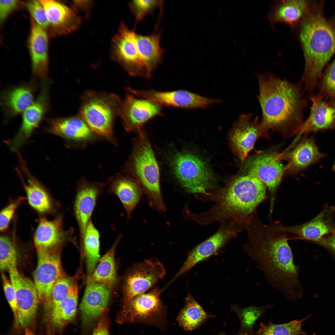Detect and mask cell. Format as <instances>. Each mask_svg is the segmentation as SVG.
<instances>
[{
  "mask_svg": "<svg viewBox=\"0 0 335 335\" xmlns=\"http://www.w3.org/2000/svg\"><path fill=\"white\" fill-rule=\"evenodd\" d=\"M250 233L244 250L267 282L288 300L295 301L300 299L302 288L299 277V266L294 262L287 233L256 220Z\"/></svg>",
  "mask_w": 335,
  "mask_h": 335,
  "instance_id": "cell-1",
  "label": "cell"
},
{
  "mask_svg": "<svg viewBox=\"0 0 335 335\" xmlns=\"http://www.w3.org/2000/svg\"><path fill=\"white\" fill-rule=\"evenodd\" d=\"M258 100L262 116L261 136L268 137L270 130L287 134H298L302 125L307 103L299 82L291 83L269 73L257 76Z\"/></svg>",
  "mask_w": 335,
  "mask_h": 335,
  "instance_id": "cell-2",
  "label": "cell"
},
{
  "mask_svg": "<svg viewBox=\"0 0 335 335\" xmlns=\"http://www.w3.org/2000/svg\"><path fill=\"white\" fill-rule=\"evenodd\" d=\"M300 38L303 49L304 71L300 83L303 91L317 87L326 64L335 52V24L320 10L308 13L302 25Z\"/></svg>",
  "mask_w": 335,
  "mask_h": 335,
  "instance_id": "cell-3",
  "label": "cell"
},
{
  "mask_svg": "<svg viewBox=\"0 0 335 335\" xmlns=\"http://www.w3.org/2000/svg\"><path fill=\"white\" fill-rule=\"evenodd\" d=\"M266 186L256 177L245 174L232 180L218 196L221 215H248L266 196Z\"/></svg>",
  "mask_w": 335,
  "mask_h": 335,
  "instance_id": "cell-4",
  "label": "cell"
},
{
  "mask_svg": "<svg viewBox=\"0 0 335 335\" xmlns=\"http://www.w3.org/2000/svg\"><path fill=\"white\" fill-rule=\"evenodd\" d=\"M128 163V170L145 193L151 206L159 212L166 207L161 193L159 169L150 144L142 131Z\"/></svg>",
  "mask_w": 335,
  "mask_h": 335,
  "instance_id": "cell-5",
  "label": "cell"
},
{
  "mask_svg": "<svg viewBox=\"0 0 335 335\" xmlns=\"http://www.w3.org/2000/svg\"><path fill=\"white\" fill-rule=\"evenodd\" d=\"M121 101L114 93L87 91L82 98L79 116L93 133L116 144L113 125Z\"/></svg>",
  "mask_w": 335,
  "mask_h": 335,
  "instance_id": "cell-6",
  "label": "cell"
},
{
  "mask_svg": "<svg viewBox=\"0 0 335 335\" xmlns=\"http://www.w3.org/2000/svg\"><path fill=\"white\" fill-rule=\"evenodd\" d=\"M173 171L181 186L190 193L207 194L212 175L205 163L190 153L177 154L172 161Z\"/></svg>",
  "mask_w": 335,
  "mask_h": 335,
  "instance_id": "cell-7",
  "label": "cell"
},
{
  "mask_svg": "<svg viewBox=\"0 0 335 335\" xmlns=\"http://www.w3.org/2000/svg\"><path fill=\"white\" fill-rule=\"evenodd\" d=\"M135 30L130 29L123 22L121 23L118 33L112 40V57L131 76L149 79L152 75L148 72L138 52Z\"/></svg>",
  "mask_w": 335,
  "mask_h": 335,
  "instance_id": "cell-8",
  "label": "cell"
},
{
  "mask_svg": "<svg viewBox=\"0 0 335 335\" xmlns=\"http://www.w3.org/2000/svg\"><path fill=\"white\" fill-rule=\"evenodd\" d=\"M37 264L33 274L40 301L47 311L51 308V293L56 281L63 276L60 258V249L36 248Z\"/></svg>",
  "mask_w": 335,
  "mask_h": 335,
  "instance_id": "cell-9",
  "label": "cell"
},
{
  "mask_svg": "<svg viewBox=\"0 0 335 335\" xmlns=\"http://www.w3.org/2000/svg\"><path fill=\"white\" fill-rule=\"evenodd\" d=\"M52 83L49 78L41 82L38 96L22 114L21 123L18 132L7 141L11 151L18 152L42 123L50 109V90Z\"/></svg>",
  "mask_w": 335,
  "mask_h": 335,
  "instance_id": "cell-10",
  "label": "cell"
},
{
  "mask_svg": "<svg viewBox=\"0 0 335 335\" xmlns=\"http://www.w3.org/2000/svg\"><path fill=\"white\" fill-rule=\"evenodd\" d=\"M18 306L19 327L25 329L34 324L40 300L34 282L19 271L17 266L9 271Z\"/></svg>",
  "mask_w": 335,
  "mask_h": 335,
  "instance_id": "cell-11",
  "label": "cell"
},
{
  "mask_svg": "<svg viewBox=\"0 0 335 335\" xmlns=\"http://www.w3.org/2000/svg\"><path fill=\"white\" fill-rule=\"evenodd\" d=\"M281 160L280 153L275 151L258 153L247 160L244 166L246 174L257 178L273 193L287 170Z\"/></svg>",
  "mask_w": 335,
  "mask_h": 335,
  "instance_id": "cell-12",
  "label": "cell"
},
{
  "mask_svg": "<svg viewBox=\"0 0 335 335\" xmlns=\"http://www.w3.org/2000/svg\"><path fill=\"white\" fill-rule=\"evenodd\" d=\"M166 274L163 265L156 259H146L135 265L126 277L123 286L124 303L145 293L163 278Z\"/></svg>",
  "mask_w": 335,
  "mask_h": 335,
  "instance_id": "cell-13",
  "label": "cell"
},
{
  "mask_svg": "<svg viewBox=\"0 0 335 335\" xmlns=\"http://www.w3.org/2000/svg\"><path fill=\"white\" fill-rule=\"evenodd\" d=\"M127 92L125 99L121 102L119 115L127 131H141L145 123L155 117L162 115L161 105Z\"/></svg>",
  "mask_w": 335,
  "mask_h": 335,
  "instance_id": "cell-14",
  "label": "cell"
},
{
  "mask_svg": "<svg viewBox=\"0 0 335 335\" xmlns=\"http://www.w3.org/2000/svg\"><path fill=\"white\" fill-rule=\"evenodd\" d=\"M105 184L90 182L84 177L77 181L73 205L74 217L78 225L80 241L95 209L99 197L103 193Z\"/></svg>",
  "mask_w": 335,
  "mask_h": 335,
  "instance_id": "cell-15",
  "label": "cell"
},
{
  "mask_svg": "<svg viewBox=\"0 0 335 335\" xmlns=\"http://www.w3.org/2000/svg\"><path fill=\"white\" fill-rule=\"evenodd\" d=\"M130 91L138 97L152 100L162 106L186 109L205 108L218 102L217 99L203 97L185 90L160 91L132 88Z\"/></svg>",
  "mask_w": 335,
  "mask_h": 335,
  "instance_id": "cell-16",
  "label": "cell"
},
{
  "mask_svg": "<svg viewBox=\"0 0 335 335\" xmlns=\"http://www.w3.org/2000/svg\"><path fill=\"white\" fill-rule=\"evenodd\" d=\"M161 293V290L156 288L134 297L124 303L117 315L116 321L119 324L132 323L159 314L163 308L160 298Z\"/></svg>",
  "mask_w": 335,
  "mask_h": 335,
  "instance_id": "cell-17",
  "label": "cell"
},
{
  "mask_svg": "<svg viewBox=\"0 0 335 335\" xmlns=\"http://www.w3.org/2000/svg\"><path fill=\"white\" fill-rule=\"evenodd\" d=\"M44 7L48 23V36L55 37L66 35L79 27L81 18L74 10L60 2L40 0Z\"/></svg>",
  "mask_w": 335,
  "mask_h": 335,
  "instance_id": "cell-18",
  "label": "cell"
},
{
  "mask_svg": "<svg viewBox=\"0 0 335 335\" xmlns=\"http://www.w3.org/2000/svg\"><path fill=\"white\" fill-rule=\"evenodd\" d=\"M35 77L28 82L4 90L0 97V105L6 122L23 113L34 102L38 88Z\"/></svg>",
  "mask_w": 335,
  "mask_h": 335,
  "instance_id": "cell-19",
  "label": "cell"
},
{
  "mask_svg": "<svg viewBox=\"0 0 335 335\" xmlns=\"http://www.w3.org/2000/svg\"><path fill=\"white\" fill-rule=\"evenodd\" d=\"M334 208L327 206L315 218L297 226H274L277 230L296 235L300 239L318 243L325 236L335 232L333 221Z\"/></svg>",
  "mask_w": 335,
  "mask_h": 335,
  "instance_id": "cell-20",
  "label": "cell"
},
{
  "mask_svg": "<svg viewBox=\"0 0 335 335\" xmlns=\"http://www.w3.org/2000/svg\"><path fill=\"white\" fill-rule=\"evenodd\" d=\"M259 117L251 113L240 115L230 135L232 147L242 162L261 136Z\"/></svg>",
  "mask_w": 335,
  "mask_h": 335,
  "instance_id": "cell-21",
  "label": "cell"
},
{
  "mask_svg": "<svg viewBox=\"0 0 335 335\" xmlns=\"http://www.w3.org/2000/svg\"><path fill=\"white\" fill-rule=\"evenodd\" d=\"M43 130L69 143L86 142L93 137V132L79 116L47 118Z\"/></svg>",
  "mask_w": 335,
  "mask_h": 335,
  "instance_id": "cell-22",
  "label": "cell"
},
{
  "mask_svg": "<svg viewBox=\"0 0 335 335\" xmlns=\"http://www.w3.org/2000/svg\"><path fill=\"white\" fill-rule=\"evenodd\" d=\"M310 114L303 122L296 140L302 134L335 129V101L325 100L319 94L312 95Z\"/></svg>",
  "mask_w": 335,
  "mask_h": 335,
  "instance_id": "cell-23",
  "label": "cell"
},
{
  "mask_svg": "<svg viewBox=\"0 0 335 335\" xmlns=\"http://www.w3.org/2000/svg\"><path fill=\"white\" fill-rule=\"evenodd\" d=\"M48 36L47 31L31 18L28 47L33 77L41 82L48 78Z\"/></svg>",
  "mask_w": 335,
  "mask_h": 335,
  "instance_id": "cell-24",
  "label": "cell"
},
{
  "mask_svg": "<svg viewBox=\"0 0 335 335\" xmlns=\"http://www.w3.org/2000/svg\"><path fill=\"white\" fill-rule=\"evenodd\" d=\"M110 290L105 284L97 282L87 283L80 306L82 325L90 328L104 311L106 309Z\"/></svg>",
  "mask_w": 335,
  "mask_h": 335,
  "instance_id": "cell-25",
  "label": "cell"
},
{
  "mask_svg": "<svg viewBox=\"0 0 335 335\" xmlns=\"http://www.w3.org/2000/svg\"><path fill=\"white\" fill-rule=\"evenodd\" d=\"M73 230H65L62 216L50 220L42 218L39 221L34 239L35 248L47 249H60L67 241L73 239Z\"/></svg>",
  "mask_w": 335,
  "mask_h": 335,
  "instance_id": "cell-26",
  "label": "cell"
},
{
  "mask_svg": "<svg viewBox=\"0 0 335 335\" xmlns=\"http://www.w3.org/2000/svg\"><path fill=\"white\" fill-rule=\"evenodd\" d=\"M20 162L16 168L24 176L26 181L19 176L23 185L29 205L41 213L49 212L52 209L51 199L46 189L29 171L22 156L17 153Z\"/></svg>",
  "mask_w": 335,
  "mask_h": 335,
  "instance_id": "cell-27",
  "label": "cell"
},
{
  "mask_svg": "<svg viewBox=\"0 0 335 335\" xmlns=\"http://www.w3.org/2000/svg\"><path fill=\"white\" fill-rule=\"evenodd\" d=\"M324 156L312 138H304L293 150L280 153L282 159L288 162L286 171L292 173L317 163Z\"/></svg>",
  "mask_w": 335,
  "mask_h": 335,
  "instance_id": "cell-28",
  "label": "cell"
},
{
  "mask_svg": "<svg viewBox=\"0 0 335 335\" xmlns=\"http://www.w3.org/2000/svg\"><path fill=\"white\" fill-rule=\"evenodd\" d=\"M232 234L230 230L221 229L211 237L196 247L189 252L182 266L168 284L169 285L198 263L215 253L231 238Z\"/></svg>",
  "mask_w": 335,
  "mask_h": 335,
  "instance_id": "cell-29",
  "label": "cell"
},
{
  "mask_svg": "<svg viewBox=\"0 0 335 335\" xmlns=\"http://www.w3.org/2000/svg\"><path fill=\"white\" fill-rule=\"evenodd\" d=\"M105 186L109 193L118 198L125 210L127 218H129L141 196L142 189L139 184L129 177L116 174L109 178Z\"/></svg>",
  "mask_w": 335,
  "mask_h": 335,
  "instance_id": "cell-30",
  "label": "cell"
},
{
  "mask_svg": "<svg viewBox=\"0 0 335 335\" xmlns=\"http://www.w3.org/2000/svg\"><path fill=\"white\" fill-rule=\"evenodd\" d=\"M76 283L72 285L67 296L51 309L49 314L50 327L55 333H61L76 315L78 297Z\"/></svg>",
  "mask_w": 335,
  "mask_h": 335,
  "instance_id": "cell-31",
  "label": "cell"
},
{
  "mask_svg": "<svg viewBox=\"0 0 335 335\" xmlns=\"http://www.w3.org/2000/svg\"><path fill=\"white\" fill-rule=\"evenodd\" d=\"M160 32L149 35L136 34V39L141 58L149 73L152 75L154 70L161 64L164 50L160 44Z\"/></svg>",
  "mask_w": 335,
  "mask_h": 335,
  "instance_id": "cell-32",
  "label": "cell"
},
{
  "mask_svg": "<svg viewBox=\"0 0 335 335\" xmlns=\"http://www.w3.org/2000/svg\"><path fill=\"white\" fill-rule=\"evenodd\" d=\"M122 236L120 234L111 248L100 260L99 263L93 273L87 278V283L97 282L106 285L110 290L117 281L114 261L115 249Z\"/></svg>",
  "mask_w": 335,
  "mask_h": 335,
  "instance_id": "cell-33",
  "label": "cell"
},
{
  "mask_svg": "<svg viewBox=\"0 0 335 335\" xmlns=\"http://www.w3.org/2000/svg\"><path fill=\"white\" fill-rule=\"evenodd\" d=\"M183 308L177 317L178 322L186 331H192L200 326L211 315L208 314L190 293L185 300Z\"/></svg>",
  "mask_w": 335,
  "mask_h": 335,
  "instance_id": "cell-34",
  "label": "cell"
},
{
  "mask_svg": "<svg viewBox=\"0 0 335 335\" xmlns=\"http://www.w3.org/2000/svg\"><path fill=\"white\" fill-rule=\"evenodd\" d=\"M100 237L98 230L91 220L81 241L86 258L88 276L93 273L99 259Z\"/></svg>",
  "mask_w": 335,
  "mask_h": 335,
  "instance_id": "cell-35",
  "label": "cell"
},
{
  "mask_svg": "<svg viewBox=\"0 0 335 335\" xmlns=\"http://www.w3.org/2000/svg\"><path fill=\"white\" fill-rule=\"evenodd\" d=\"M272 306L271 305H267L261 306H251L240 308L235 305H231V310L237 314L240 321V334H254L253 328L254 323Z\"/></svg>",
  "mask_w": 335,
  "mask_h": 335,
  "instance_id": "cell-36",
  "label": "cell"
},
{
  "mask_svg": "<svg viewBox=\"0 0 335 335\" xmlns=\"http://www.w3.org/2000/svg\"><path fill=\"white\" fill-rule=\"evenodd\" d=\"M311 315H308L300 320L288 323L275 324L271 322L267 325L261 323L258 331L253 335H307L302 330V325Z\"/></svg>",
  "mask_w": 335,
  "mask_h": 335,
  "instance_id": "cell-37",
  "label": "cell"
},
{
  "mask_svg": "<svg viewBox=\"0 0 335 335\" xmlns=\"http://www.w3.org/2000/svg\"><path fill=\"white\" fill-rule=\"evenodd\" d=\"M307 3L303 0H289L284 2L276 10L275 20L289 24L297 22L305 12Z\"/></svg>",
  "mask_w": 335,
  "mask_h": 335,
  "instance_id": "cell-38",
  "label": "cell"
},
{
  "mask_svg": "<svg viewBox=\"0 0 335 335\" xmlns=\"http://www.w3.org/2000/svg\"><path fill=\"white\" fill-rule=\"evenodd\" d=\"M17 251L15 243L9 237H0V269L2 273L9 271L17 265Z\"/></svg>",
  "mask_w": 335,
  "mask_h": 335,
  "instance_id": "cell-39",
  "label": "cell"
},
{
  "mask_svg": "<svg viewBox=\"0 0 335 335\" xmlns=\"http://www.w3.org/2000/svg\"><path fill=\"white\" fill-rule=\"evenodd\" d=\"M316 87L319 90L318 94L335 101V59L321 75Z\"/></svg>",
  "mask_w": 335,
  "mask_h": 335,
  "instance_id": "cell-40",
  "label": "cell"
},
{
  "mask_svg": "<svg viewBox=\"0 0 335 335\" xmlns=\"http://www.w3.org/2000/svg\"><path fill=\"white\" fill-rule=\"evenodd\" d=\"M163 2L154 0H132L129 3L128 6L137 23L143 20L147 15L153 13L157 7H162Z\"/></svg>",
  "mask_w": 335,
  "mask_h": 335,
  "instance_id": "cell-41",
  "label": "cell"
},
{
  "mask_svg": "<svg viewBox=\"0 0 335 335\" xmlns=\"http://www.w3.org/2000/svg\"><path fill=\"white\" fill-rule=\"evenodd\" d=\"M74 283L71 278L64 275L60 277L56 281L51 291V309L67 296Z\"/></svg>",
  "mask_w": 335,
  "mask_h": 335,
  "instance_id": "cell-42",
  "label": "cell"
},
{
  "mask_svg": "<svg viewBox=\"0 0 335 335\" xmlns=\"http://www.w3.org/2000/svg\"><path fill=\"white\" fill-rule=\"evenodd\" d=\"M23 4L30 13L31 18L47 32L48 23L44 7L40 0L27 1L23 2Z\"/></svg>",
  "mask_w": 335,
  "mask_h": 335,
  "instance_id": "cell-43",
  "label": "cell"
},
{
  "mask_svg": "<svg viewBox=\"0 0 335 335\" xmlns=\"http://www.w3.org/2000/svg\"><path fill=\"white\" fill-rule=\"evenodd\" d=\"M3 287L6 298L12 312L16 328H20L18 306L15 291L10 280L2 273Z\"/></svg>",
  "mask_w": 335,
  "mask_h": 335,
  "instance_id": "cell-44",
  "label": "cell"
},
{
  "mask_svg": "<svg viewBox=\"0 0 335 335\" xmlns=\"http://www.w3.org/2000/svg\"><path fill=\"white\" fill-rule=\"evenodd\" d=\"M24 199L23 197H20L11 202L1 211L0 213L1 232H4L7 229L16 211Z\"/></svg>",
  "mask_w": 335,
  "mask_h": 335,
  "instance_id": "cell-45",
  "label": "cell"
},
{
  "mask_svg": "<svg viewBox=\"0 0 335 335\" xmlns=\"http://www.w3.org/2000/svg\"><path fill=\"white\" fill-rule=\"evenodd\" d=\"M23 2L16 0L0 1V23L1 26L8 17L20 7Z\"/></svg>",
  "mask_w": 335,
  "mask_h": 335,
  "instance_id": "cell-46",
  "label": "cell"
},
{
  "mask_svg": "<svg viewBox=\"0 0 335 335\" xmlns=\"http://www.w3.org/2000/svg\"><path fill=\"white\" fill-rule=\"evenodd\" d=\"M108 308L102 312L98 319L97 324L92 335H110L109 327L110 322Z\"/></svg>",
  "mask_w": 335,
  "mask_h": 335,
  "instance_id": "cell-47",
  "label": "cell"
},
{
  "mask_svg": "<svg viewBox=\"0 0 335 335\" xmlns=\"http://www.w3.org/2000/svg\"><path fill=\"white\" fill-rule=\"evenodd\" d=\"M318 243L335 252V232L325 236Z\"/></svg>",
  "mask_w": 335,
  "mask_h": 335,
  "instance_id": "cell-48",
  "label": "cell"
},
{
  "mask_svg": "<svg viewBox=\"0 0 335 335\" xmlns=\"http://www.w3.org/2000/svg\"><path fill=\"white\" fill-rule=\"evenodd\" d=\"M73 3L75 8L80 9L85 11L89 9L92 3L89 1H74Z\"/></svg>",
  "mask_w": 335,
  "mask_h": 335,
  "instance_id": "cell-49",
  "label": "cell"
},
{
  "mask_svg": "<svg viewBox=\"0 0 335 335\" xmlns=\"http://www.w3.org/2000/svg\"><path fill=\"white\" fill-rule=\"evenodd\" d=\"M25 335H35L30 328H27L25 329Z\"/></svg>",
  "mask_w": 335,
  "mask_h": 335,
  "instance_id": "cell-50",
  "label": "cell"
},
{
  "mask_svg": "<svg viewBox=\"0 0 335 335\" xmlns=\"http://www.w3.org/2000/svg\"><path fill=\"white\" fill-rule=\"evenodd\" d=\"M217 335H227L225 333H223V332H221L219 333ZM240 335H248V334H240Z\"/></svg>",
  "mask_w": 335,
  "mask_h": 335,
  "instance_id": "cell-51",
  "label": "cell"
},
{
  "mask_svg": "<svg viewBox=\"0 0 335 335\" xmlns=\"http://www.w3.org/2000/svg\"><path fill=\"white\" fill-rule=\"evenodd\" d=\"M333 170L335 172V160L334 164L333 166Z\"/></svg>",
  "mask_w": 335,
  "mask_h": 335,
  "instance_id": "cell-52",
  "label": "cell"
}]
</instances>
